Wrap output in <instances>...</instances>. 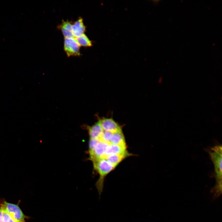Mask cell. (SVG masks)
Listing matches in <instances>:
<instances>
[{
	"instance_id": "52a82bcc",
	"label": "cell",
	"mask_w": 222,
	"mask_h": 222,
	"mask_svg": "<svg viewBox=\"0 0 222 222\" xmlns=\"http://www.w3.org/2000/svg\"><path fill=\"white\" fill-rule=\"evenodd\" d=\"M88 129L90 138L98 140L104 131L98 121L91 126H88Z\"/></svg>"
},
{
	"instance_id": "7a4b0ae2",
	"label": "cell",
	"mask_w": 222,
	"mask_h": 222,
	"mask_svg": "<svg viewBox=\"0 0 222 222\" xmlns=\"http://www.w3.org/2000/svg\"><path fill=\"white\" fill-rule=\"evenodd\" d=\"M92 162L94 168L100 176L99 179L96 183V186L99 195L100 196L103 190L105 178L116 166L109 163L105 158L99 159Z\"/></svg>"
},
{
	"instance_id": "8992f818",
	"label": "cell",
	"mask_w": 222,
	"mask_h": 222,
	"mask_svg": "<svg viewBox=\"0 0 222 222\" xmlns=\"http://www.w3.org/2000/svg\"><path fill=\"white\" fill-rule=\"evenodd\" d=\"M109 144L99 141L93 150L89 153L90 159L93 161L99 159L104 158Z\"/></svg>"
},
{
	"instance_id": "6da1fadb",
	"label": "cell",
	"mask_w": 222,
	"mask_h": 222,
	"mask_svg": "<svg viewBox=\"0 0 222 222\" xmlns=\"http://www.w3.org/2000/svg\"><path fill=\"white\" fill-rule=\"evenodd\" d=\"M209 153L214 166L216 183L214 190L221 192L222 190V146L217 145L211 148Z\"/></svg>"
},
{
	"instance_id": "30bf717a",
	"label": "cell",
	"mask_w": 222,
	"mask_h": 222,
	"mask_svg": "<svg viewBox=\"0 0 222 222\" xmlns=\"http://www.w3.org/2000/svg\"><path fill=\"white\" fill-rule=\"evenodd\" d=\"M130 155L128 151L126 153L106 156L104 158L109 163L116 166L122 160Z\"/></svg>"
},
{
	"instance_id": "5bb4252c",
	"label": "cell",
	"mask_w": 222,
	"mask_h": 222,
	"mask_svg": "<svg viewBox=\"0 0 222 222\" xmlns=\"http://www.w3.org/2000/svg\"><path fill=\"white\" fill-rule=\"evenodd\" d=\"M3 212V218L4 222H26L25 221H18L12 218L8 213L5 209L0 204Z\"/></svg>"
},
{
	"instance_id": "7c38bea8",
	"label": "cell",
	"mask_w": 222,
	"mask_h": 222,
	"mask_svg": "<svg viewBox=\"0 0 222 222\" xmlns=\"http://www.w3.org/2000/svg\"><path fill=\"white\" fill-rule=\"evenodd\" d=\"M127 152L126 148L110 144L109 145L107 148L104 158L106 156L109 155L123 154Z\"/></svg>"
},
{
	"instance_id": "9c48e42d",
	"label": "cell",
	"mask_w": 222,
	"mask_h": 222,
	"mask_svg": "<svg viewBox=\"0 0 222 222\" xmlns=\"http://www.w3.org/2000/svg\"><path fill=\"white\" fill-rule=\"evenodd\" d=\"M72 29L75 37H76L84 34L86 31V27L82 18L79 17L72 25Z\"/></svg>"
},
{
	"instance_id": "3957f363",
	"label": "cell",
	"mask_w": 222,
	"mask_h": 222,
	"mask_svg": "<svg viewBox=\"0 0 222 222\" xmlns=\"http://www.w3.org/2000/svg\"><path fill=\"white\" fill-rule=\"evenodd\" d=\"M19 203L15 204L8 202L5 200H0V204L12 218L18 221H25V219L29 217L23 213L19 206Z\"/></svg>"
},
{
	"instance_id": "ba28073f",
	"label": "cell",
	"mask_w": 222,
	"mask_h": 222,
	"mask_svg": "<svg viewBox=\"0 0 222 222\" xmlns=\"http://www.w3.org/2000/svg\"><path fill=\"white\" fill-rule=\"evenodd\" d=\"M72 24L68 20L63 21L62 23L58 27L61 30L65 38H74L75 37L72 31Z\"/></svg>"
},
{
	"instance_id": "8fae6325",
	"label": "cell",
	"mask_w": 222,
	"mask_h": 222,
	"mask_svg": "<svg viewBox=\"0 0 222 222\" xmlns=\"http://www.w3.org/2000/svg\"><path fill=\"white\" fill-rule=\"evenodd\" d=\"M110 144L126 148V143L122 132L113 133L111 139Z\"/></svg>"
},
{
	"instance_id": "4fadbf2b",
	"label": "cell",
	"mask_w": 222,
	"mask_h": 222,
	"mask_svg": "<svg viewBox=\"0 0 222 222\" xmlns=\"http://www.w3.org/2000/svg\"><path fill=\"white\" fill-rule=\"evenodd\" d=\"M75 39L80 46L86 47L92 46L91 41L84 34L76 37Z\"/></svg>"
},
{
	"instance_id": "9a60e30c",
	"label": "cell",
	"mask_w": 222,
	"mask_h": 222,
	"mask_svg": "<svg viewBox=\"0 0 222 222\" xmlns=\"http://www.w3.org/2000/svg\"><path fill=\"white\" fill-rule=\"evenodd\" d=\"M112 133L104 131L101 136L98 140L108 144H110V141Z\"/></svg>"
},
{
	"instance_id": "5b68a950",
	"label": "cell",
	"mask_w": 222,
	"mask_h": 222,
	"mask_svg": "<svg viewBox=\"0 0 222 222\" xmlns=\"http://www.w3.org/2000/svg\"><path fill=\"white\" fill-rule=\"evenodd\" d=\"M103 130L113 133L118 132H122L120 125L112 118L103 117L99 118L98 121Z\"/></svg>"
},
{
	"instance_id": "2e32d148",
	"label": "cell",
	"mask_w": 222,
	"mask_h": 222,
	"mask_svg": "<svg viewBox=\"0 0 222 222\" xmlns=\"http://www.w3.org/2000/svg\"><path fill=\"white\" fill-rule=\"evenodd\" d=\"M97 139L90 138L89 142V153L92 152L98 142Z\"/></svg>"
},
{
	"instance_id": "277c9868",
	"label": "cell",
	"mask_w": 222,
	"mask_h": 222,
	"mask_svg": "<svg viewBox=\"0 0 222 222\" xmlns=\"http://www.w3.org/2000/svg\"><path fill=\"white\" fill-rule=\"evenodd\" d=\"M80 47L75 38L64 39V50L68 56H80Z\"/></svg>"
},
{
	"instance_id": "e0dca14e",
	"label": "cell",
	"mask_w": 222,
	"mask_h": 222,
	"mask_svg": "<svg viewBox=\"0 0 222 222\" xmlns=\"http://www.w3.org/2000/svg\"><path fill=\"white\" fill-rule=\"evenodd\" d=\"M0 222H4L3 216V212L0 206Z\"/></svg>"
}]
</instances>
